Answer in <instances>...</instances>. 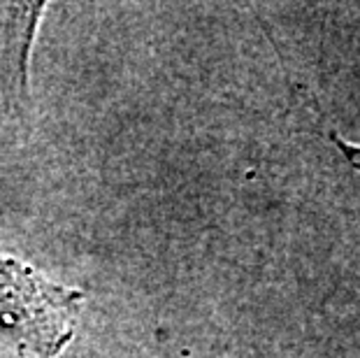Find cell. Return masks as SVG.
<instances>
[{"instance_id": "obj_1", "label": "cell", "mask_w": 360, "mask_h": 358, "mask_svg": "<svg viewBox=\"0 0 360 358\" xmlns=\"http://www.w3.org/2000/svg\"><path fill=\"white\" fill-rule=\"evenodd\" d=\"M79 300V291L0 256V326L42 358H53L72 338Z\"/></svg>"}]
</instances>
